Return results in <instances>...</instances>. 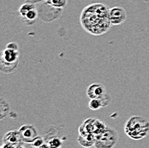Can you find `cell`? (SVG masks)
<instances>
[{
    "label": "cell",
    "instance_id": "52a82bcc",
    "mask_svg": "<svg viewBox=\"0 0 149 148\" xmlns=\"http://www.w3.org/2000/svg\"><path fill=\"white\" fill-rule=\"evenodd\" d=\"M24 143L21 138L19 131H9L3 138L2 147H21Z\"/></svg>",
    "mask_w": 149,
    "mask_h": 148
},
{
    "label": "cell",
    "instance_id": "8992f818",
    "mask_svg": "<svg viewBox=\"0 0 149 148\" xmlns=\"http://www.w3.org/2000/svg\"><path fill=\"white\" fill-rule=\"evenodd\" d=\"M19 14L22 21L27 24H33L37 18V11L31 3H23L19 9Z\"/></svg>",
    "mask_w": 149,
    "mask_h": 148
},
{
    "label": "cell",
    "instance_id": "7a4b0ae2",
    "mask_svg": "<svg viewBox=\"0 0 149 148\" xmlns=\"http://www.w3.org/2000/svg\"><path fill=\"white\" fill-rule=\"evenodd\" d=\"M124 132L133 140H141L149 134V122L144 117L133 116L124 125Z\"/></svg>",
    "mask_w": 149,
    "mask_h": 148
},
{
    "label": "cell",
    "instance_id": "30bf717a",
    "mask_svg": "<svg viewBox=\"0 0 149 148\" xmlns=\"http://www.w3.org/2000/svg\"><path fill=\"white\" fill-rule=\"evenodd\" d=\"M105 93H107L105 88L100 83H93L87 90V96L90 99L95 98H100L104 96Z\"/></svg>",
    "mask_w": 149,
    "mask_h": 148
},
{
    "label": "cell",
    "instance_id": "7c38bea8",
    "mask_svg": "<svg viewBox=\"0 0 149 148\" xmlns=\"http://www.w3.org/2000/svg\"><path fill=\"white\" fill-rule=\"evenodd\" d=\"M95 140H96V135L90 133H85V134H79L78 139H77L78 143L84 147H94Z\"/></svg>",
    "mask_w": 149,
    "mask_h": 148
},
{
    "label": "cell",
    "instance_id": "8fae6325",
    "mask_svg": "<svg viewBox=\"0 0 149 148\" xmlns=\"http://www.w3.org/2000/svg\"><path fill=\"white\" fill-rule=\"evenodd\" d=\"M111 101V97L105 93L104 96L100 97V98H95V99H91L88 103L90 110H97L100 108L106 107L108 104H110Z\"/></svg>",
    "mask_w": 149,
    "mask_h": 148
},
{
    "label": "cell",
    "instance_id": "2e32d148",
    "mask_svg": "<svg viewBox=\"0 0 149 148\" xmlns=\"http://www.w3.org/2000/svg\"><path fill=\"white\" fill-rule=\"evenodd\" d=\"M67 0H51V3L52 6L57 8H64L66 5Z\"/></svg>",
    "mask_w": 149,
    "mask_h": 148
},
{
    "label": "cell",
    "instance_id": "9a60e30c",
    "mask_svg": "<svg viewBox=\"0 0 149 148\" xmlns=\"http://www.w3.org/2000/svg\"><path fill=\"white\" fill-rule=\"evenodd\" d=\"M44 142L45 141H44L43 138L40 136H38L30 145L33 147H42V146L44 145Z\"/></svg>",
    "mask_w": 149,
    "mask_h": 148
},
{
    "label": "cell",
    "instance_id": "ba28073f",
    "mask_svg": "<svg viewBox=\"0 0 149 148\" xmlns=\"http://www.w3.org/2000/svg\"><path fill=\"white\" fill-rule=\"evenodd\" d=\"M109 16L111 26H117L121 25L126 21L127 14L123 7L115 6L111 9H109Z\"/></svg>",
    "mask_w": 149,
    "mask_h": 148
},
{
    "label": "cell",
    "instance_id": "277c9868",
    "mask_svg": "<svg viewBox=\"0 0 149 148\" xmlns=\"http://www.w3.org/2000/svg\"><path fill=\"white\" fill-rule=\"evenodd\" d=\"M118 141V134L111 128H106L104 132L96 136L94 147L96 148H112Z\"/></svg>",
    "mask_w": 149,
    "mask_h": 148
},
{
    "label": "cell",
    "instance_id": "6da1fadb",
    "mask_svg": "<svg viewBox=\"0 0 149 148\" xmlns=\"http://www.w3.org/2000/svg\"><path fill=\"white\" fill-rule=\"evenodd\" d=\"M82 28L92 35H103L111 27L109 9L103 3H95L86 6L80 16Z\"/></svg>",
    "mask_w": 149,
    "mask_h": 148
},
{
    "label": "cell",
    "instance_id": "5bb4252c",
    "mask_svg": "<svg viewBox=\"0 0 149 148\" xmlns=\"http://www.w3.org/2000/svg\"><path fill=\"white\" fill-rule=\"evenodd\" d=\"M47 145L51 148H59L63 146V140L58 136H52L48 140Z\"/></svg>",
    "mask_w": 149,
    "mask_h": 148
},
{
    "label": "cell",
    "instance_id": "4fadbf2b",
    "mask_svg": "<svg viewBox=\"0 0 149 148\" xmlns=\"http://www.w3.org/2000/svg\"><path fill=\"white\" fill-rule=\"evenodd\" d=\"M10 111V105L8 104V102L0 98V121L4 119L9 114Z\"/></svg>",
    "mask_w": 149,
    "mask_h": 148
},
{
    "label": "cell",
    "instance_id": "3957f363",
    "mask_svg": "<svg viewBox=\"0 0 149 148\" xmlns=\"http://www.w3.org/2000/svg\"><path fill=\"white\" fill-rule=\"evenodd\" d=\"M19 57L18 49L6 47L0 52V71L5 74L14 72L19 64Z\"/></svg>",
    "mask_w": 149,
    "mask_h": 148
},
{
    "label": "cell",
    "instance_id": "9c48e42d",
    "mask_svg": "<svg viewBox=\"0 0 149 148\" xmlns=\"http://www.w3.org/2000/svg\"><path fill=\"white\" fill-rule=\"evenodd\" d=\"M18 131L24 143L31 144L39 136L37 129L33 125H23L20 128Z\"/></svg>",
    "mask_w": 149,
    "mask_h": 148
},
{
    "label": "cell",
    "instance_id": "5b68a950",
    "mask_svg": "<svg viewBox=\"0 0 149 148\" xmlns=\"http://www.w3.org/2000/svg\"><path fill=\"white\" fill-rule=\"evenodd\" d=\"M106 125L101 120L94 118L86 119L79 127L78 133L85 134V133H93L94 135H99L100 133L104 132L106 129Z\"/></svg>",
    "mask_w": 149,
    "mask_h": 148
}]
</instances>
